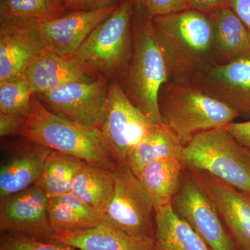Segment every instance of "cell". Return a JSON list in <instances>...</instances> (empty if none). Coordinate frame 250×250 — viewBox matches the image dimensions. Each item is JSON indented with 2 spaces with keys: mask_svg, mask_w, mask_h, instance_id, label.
Instances as JSON below:
<instances>
[{
  "mask_svg": "<svg viewBox=\"0 0 250 250\" xmlns=\"http://www.w3.org/2000/svg\"><path fill=\"white\" fill-rule=\"evenodd\" d=\"M152 21L170 77L174 80L187 82L206 65L215 62L209 14L190 9L157 16Z\"/></svg>",
  "mask_w": 250,
  "mask_h": 250,
  "instance_id": "cell-1",
  "label": "cell"
},
{
  "mask_svg": "<svg viewBox=\"0 0 250 250\" xmlns=\"http://www.w3.org/2000/svg\"><path fill=\"white\" fill-rule=\"evenodd\" d=\"M159 104L164 123L184 146L197 134L226 127L240 117L236 110L186 81L167 82Z\"/></svg>",
  "mask_w": 250,
  "mask_h": 250,
  "instance_id": "cell-2",
  "label": "cell"
},
{
  "mask_svg": "<svg viewBox=\"0 0 250 250\" xmlns=\"http://www.w3.org/2000/svg\"><path fill=\"white\" fill-rule=\"evenodd\" d=\"M123 75L122 88L136 107L154 124L164 123L159 94L170 77L168 65L156 39L152 18L135 31L132 53Z\"/></svg>",
  "mask_w": 250,
  "mask_h": 250,
  "instance_id": "cell-3",
  "label": "cell"
},
{
  "mask_svg": "<svg viewBox=\"0 0 250 250\" xmlns=\"http://www.w3.org/2000/svg\"><path fill=\"white\" fill-rule=\"evenodd\" d=\"M18 136L24 141L75 156L91 165L111 170L116 166L95 131L54 114L36 94Z\"/></svg>",
  "mask_w": 250,
  "mask_h": 250,
  "instance_id": "cell-4",
  "label": "cell"
},
{
  "mask_svg": "<svg viewBox=\"0 0 250 250\" xmlns=\"http://www.w3.org/2000/svg\"><path fill=\"white\" fill-rule=\"evenodd\" d=\"M184 167L202 171L238 191L250 195V150L227 127L197 134L184 146Z\"/></svg>",
  "mask_w": 250,
  "mask_h": 250,
  "instance_id": "cell-5",
  "label": "cell"
},
{
  "mask_svg": "<svg viewBox=\"0 0 250 250\" xmlns=\"http://www.w3.org/2000/svg\"><path fill=\"white\" fill-rule=\"evenodd\" d=\"M132 0H123L88 36L75 58L95 75L116 80L127 65L132 46Z\"/></svg>",
  "mask_w": 250,
  "mask_h": 250,
  "instance_id": "cell-6",
  "label": "cell"
},
{
  "mask_svg": "<svg viewBox=\"0 0 250 250\" xmlns=\"http://www.w3.org/2000/svg\"><path fill=\"white\" fill-rule=\"evenodd\" d=\"M154 123L131 103L117 80H110L101 121L95 130L116 165L127 166Z\"/></svg>",
  "mask_w": 250,
  "mask_h": 250,
  "instance_id": "cell-7",
  "label": "cell"
},
{
  "mask_svg": "<svg viewBox=\"0 0 250 250\" xmlns=\"http://www.w3.org/2000/svg\"><path fill=\"white\" fill-rule=\"evenodd\" d=\"M171 206L210 250H237L214 204L195 174L185 167Z\"/></svg>",
  "mask_w": 250,
  "mask_h": 250,
  "instance_id": "cell-8",
  "label": "cell"
},
{
  "mask_svg": "<svg viewBox=\"0 0 250 250\" xmlns=\"http://www.w3.org/2000/svg\"><path fill=\"white\" fill-rule=\"evenodd\" d=\"M113 172L114 195L104 219L125 232L154 239L155 209L139 179L126 165L115 166Z\"/></svg>",
  "mask_w": 250,
  "mask_h": 250,
  "instance_id": "cell-9",
  "label": "cell"
},
{
  "mask_svg": "<svg viewBox=\"0 0 250 250\" xmlns=\"http://www.w3.org/2000/svg\"><path fill=\"white\" fill-rule=\"evenodd\" d=\"M111 79L104 77L73 82L36 94L54 114L95 131L101 121Z\"/></svg>",
  "mask_w": 250,
  "mask_h": 250,
  "instance_id": "cell-10",
  "label": "cell"
},
{
  "mask_svg": "<svg viewBox=\"0 0 250 250\" xmlns=\"http://www.w3.org/2000/svg\"><path fill=\"white\" fill-rule=\"evenodd\" d=\"M188 82L250 118V52L226 63L210 62Z\"/></svg>",
  "mask_w": 250,
  "mask_h": 250,
  "instance_id": "cell-11",
  "label": "cell"
},
{
  "mask_svg": "<svg viewBox=\"0 0 250 250\" xmlns=\"http://www.w3.org/2000/svg\"><path fill=\"white\" fill-rule=\"evenodd\" d=\"M0 230L56 241L49 216V197L35 184L1 200Z\"/></svg>",
  "mask_w": 250,
  "mask_h": 250,
  "instance_id": "cell-12",
  "label": "cell"
},
{
  "mask_svg": "<svg viewBox=\"0 0 250 250\" xmlns=\"http://www.w3.org/2000/svg\"><path fill=\"white\" fill-rule=\"evenodd\" d=\"M39 23H2L0 27V84L24 77L34 59L46 50Z\"/></svg>",
  "mask_w": 250,
  "mask_h": 250,
  "instance_id": "cell-13",
  "label": "cell"
},
{
  "mask_svg": "<svg viewBox=\"0 0 250 250\" xmlns=\"http://www.w3.org/2000/svg\"><path fill=\"white\" fill-rule=\"evenodd\" d=\"M117 6L95 11H71L39 23V31L46 48L59 55L75 57L90 33L109 17Z\"/></svg>",
  "mask_w": 250,
  "mask_h": 250,
  "instance_id": "cell-14",
  "label": "cell"
},
{
  "mask_svg": "<svg viewBox=\"0 0 250 250\" xmlns=\"http://www.w3.org/2000/svg\"><path fill=\"white\" fill-rule=\"evenodd\" d=\"M191 171L214 204L237 250H250V195L229 187L209 173Z\"/></svg>",
  "mask_w": 250,
  "mask_h": 250,
  "instance_id": "cell-15",
  "label": "cell"
},
{
  "mask_svg": "<svg viewBox=\"0 0 250 250\" xmlns=\"http://www.w3.org/2000/svg\"><path fill=\"white\" fill-rule=\"evenodd\" d=\"M24 76L36 94L45 93L70 82L100 77L90 72L75 57H64L47 49L31 62Z\"/></svg>",
  "mask_w": 250,
  "mask_h": 250,
  "instance_id": "cell-16",
  "label": "cell"
},
{
  "mask_svg": "<svg viewBox=\"0 0 250 250\" xmlns=\"http://www.w3.org/2000/svg\"><path fill=\"white\" fill-rule=\"evenodd\" d=\"M50 151L26 141L18 146L0 168V200L34 185Z\"/></svg>",
  "mask_w": 250,
  "mask_h": 250,
  "instance_id": "cell-17",
  "label": "cell"
},
{
  "mask_svg": "<svg viewBox=\"0 0 250 250\" xmlns=\"http://www.w3.org/2000/svg\"><path fill=\"white\" fill-rule=\"evenodd\" d=\"M55 241L78 250H154V239L135 236L104 219L93 228L56 234Z\"/></svg>",
  "mask_w": 250,
  "mask_h": 250,
  "instance_id": "cell-18",
  "label": "cell"
},
{
  "mask_svg": "<svg viewBox=\"0 0 250 250\" xmlns=\"http://www.w3.org/2000/svg\"><path fill=\"white\" fill-rule=\"evenodd\" d=\"M213 23L215 62L226 63L250 52L246 28L230 6L209 14Z\"/></svg>",
  "mask_w": 250,
  "mask_h": 250,
  "instance_id": "cell-19",
  "label": "cell"
},
{
  "mask_svg": "<svg viewBox=\"0 0 250 250\" xmlns=\"http://www.w3.org/2000/svg\"><path fill=\"white\" fill-rule=\"evenodd\" d=\"M184 146L166 123L154 125L130 156L127 166L136 177L146 166L163 159L182 161Z\"/></svg>",
  "mask_w": 250,
  "mask_h": 250,
  "instance_id": "cell-20",
  "label": "cell"
},
{
  "mask_svg": "<svg viewBox=\"0 0 250 250\" xmlns=\"http://www.w3.org/2000/svg\"><path fill=\"white\" fill-rule=\"evenodd\" d=\"M49 216L56 234L85 229L99 225L104 212L92 208L71 192L49 197Z\"/></svg>",
  "mask_w": 250,
  "mask_h": 250,
  "instance_id": "cell-21",
  "label": "cell"
},
{
  "mask_svg": "<svg viewBox=\"0 0 250 250\" xmlns=\"http://www.w3.org/2000/svg\"><path fill=\"white\" fill-rule=\"evenodd\" d=\"M184 168L179 159H163L148 164L138 177L156 212L171 205Z\"/></svg>",
  "mask_w": 250,
  "mask_h": 250,
  "instance_id": "cell-22",
  "label": "cell"
},
{
  "mask_svg": "<svg viewBox=\"0 0 250 250\" xmlns=\"http://www.w3.org/2000/svg\"><path fill=\"white\" fill-rule=\"evenodd\" d=\"M154 250H211L171 205L156 212Z\"/></svg>",
  "mask_w": 250,
  "mask_h": 250,
  "instance_id": "cell-23",
  "label": "cell"
},
{
  "mask_svg": "<svg viewBox=\"0 0 250 250\" xmlns=\"http://www.w3.org/2000/svg\"><path fill=\"white\" fill-rule=\"evenodd\" d=\"M115 179L113 170L85 162L77 174L71 192L92 208L104 212L113 198Z\"/></svg>",
  "mask_w": 250,
  "mask_h": 250,
  "instance_id": "cell-24",
  "label": "cell"
},
{
  "mask_svg": "<svg viewBox=\"0 0 250 250\" xmlns=\"http://www.w3.org/2000/svg\"><path fill=\"white\" fill-rule=\"evenodd\" d=\"M84 164L75 156L51 149L35 185L49 198L71 192L74 180Z\"/></svg>",
  "mask_w": 250,
  "mask_h": 250,
  "instance_id": "cell-25",
  "label": "cell"
},
{
  "mask_svg": "<svg viewBox=\"0 0 250 250\" xmlns=\"http://www.w3.org/2000/svg\"><path fill=\"white\" fill-rule=\"evenodd\" d=\"M66 11L54 0H0V21L2 23H41L60 17Z\"/></svg>",
  "mask_w": 250,
  "mask_h": 250,
  "instance_id": "cell-26",
  "label": "cell"
},
{
  "mask_svg": "<svg viewBox=\"0 0 250 250\" xmlns=\"http://www.w3.org/2000/svg\"><path fill=\"white\" fill-rule=\"evenodd\" d=\"M35 92L25 76L0 84V113L28 116Z\"/></svg>",
  "mask_w": 250,
  "mask_h": 250,
  "instance_id": "cell-27",
  "label": "cell"
},
{
  "mask_svg": "<svg viewBox=\"0 0 250 250\" xmlns=\"http://www.w3.org/2000/svg\"><path fill=\"white\" fill-rule=\"evenodd\" d=\"M0 250H78L57 241H46L14 233H1Z\"/></svg>",
  "mask_w": 250,
  "mask_h": 250,
  "instance_id": "cell-28",
  "label": "cell"
},
{
  "mask_svg": "<svg viewBox=\"0 0 250 250\" xmlns=\"http://www.w3.org/2000/svg\"><path fill=\"white\" fill-rule=\"evenodd\" d=\"M148 18L167 16L191 9L189 0H144Z\"/></svg>",
  "mask_w": 250,
  "mask_h": 250,
  "instance_id": "cell-29",
  "label": "cell"
},
{
  "mask_svg": "<svg viewBox=\"0 0 250 250\" xmlns=\"http://www.w3.org/2000/svg\"><path fill=\"white\" fill-rule=\"evenodd\" d=\"M123 0H65L66 10L75 11H95L118 6Z\"/></svg>",
  "mask_w": 250,
  "mask_h": 250,
  "instance_id": "cell-30",
  "label": "cell"
},
{
  "mask_svg": "<svg viewBox=\"0 0 250 250\" xmlns=\"http://www.w3.org/2000/svg\"><path fill=\"white\" fill-rule=\"evenodd\" d=\"M27 116L0 113V136L1 137L18 135L27 121Z\"/></svg>",
  "mask_w": 250,
  "mask_h": 250,
  "instance_id": "cell-31",
  "label": "cell"
},
{
  "mask_svg": "<svg viewBox=\"0 0 250 250\" xmlns=\"http://www.w3.org/2000/svg\"><path fill=\"white\" fill-rule=\"evenodd\" d=\"M226 127L238 143L250 149V120L242 123L233 122Z\"/></svg>",
  "mask_w": 250,
  "mask_h": 250,
  "instance_id": "cell-32",
  "label": "cell"
},
{
  "mask_svg": "<svg viewBox=\"0 0 250 250\" xmlns=\"http://www.w3.org/2000/svg\"><path fill=\"white\" fill-rule=\"evenodd\" d=\"M229 6L244 24L250 39V0H229Z\"/></svg>",
  "mask_w": 250,
  "mask_h": 250,
  "instance_id": "cell-33",
  "label": "cell"
},
{
  "mask_svg": "<svg viewBox=\"0 0 250 250\" xmlns=\"http://www.w3.org/2000/svg\"><path fill=\"white\" fill-rule=\"evenodd\" d=\"M191 9L209 14L220 8L229 6V0H189Z\"/></svg>",
  "mask_w": 250,
  "mask_h": 250,
  "instance_id": "cell-34",
  "label": "cell"
},
{
  "mask_svg": "<svg viewBox=\"0 0 250 250\" xmlns=\"http://www.w3.org/2000/svg\"><path fill=\"white\" fill-rule=\"evenodd\" d=\"M54 1H57V2L60 3V4L64 5V3H65V0H54Z\"/></svg>",
  "mask_w": 250,
  "mask_h": 250,
  "instance_id": "cell-35",
  "label": "cell"
},
{
  "mask_svg": "<svg viewBox=\"0 0 250 250\" xmlns=\"http://www.w3.org/2000/svg\"><path fill=\"white\" fill-rule=\"evenodd\" d=\"M138 2L142 6L143 2H144V0H138Z\"/></svg>",
  "mask_w": 250,
  "mask_h": 250,
  "instance_id": "cell-36",
  "label": "cell"
},
{
  "mask_svg": "<svg viewBox=\"0 0 250 250\" xmlns=\"http://www.w3.org/2000/svg\"></svg>",
  "mask_w": 250,
  "mask_h": 250,
  "instance_id": "cell-37",
  "label": "cell"
}]
</instances>
